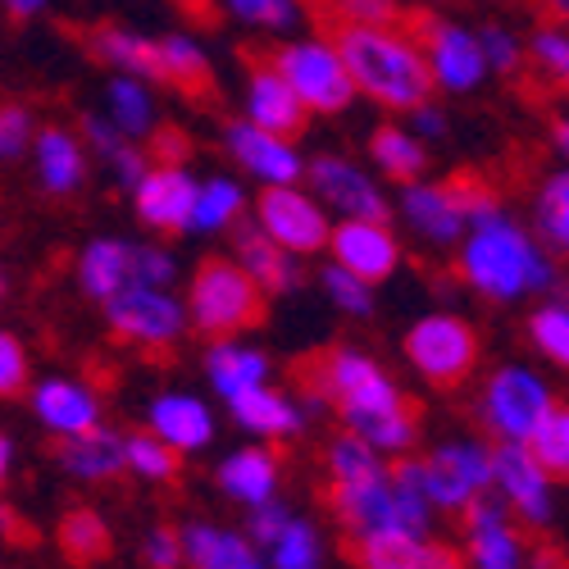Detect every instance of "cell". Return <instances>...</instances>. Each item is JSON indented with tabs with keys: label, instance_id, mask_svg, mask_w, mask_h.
<instances>
[{
	"label": "cell",
	"instance_id": "6",
	"mask_svg": "<svg viewBox=\"0 0 569 569\" xmlns=\"http://www.w3.org/2000/svg\"><path fill=\"white\" fill-rule=\"evenodd\" d=\"M273 64L282 69V78H288L297 87V97L319 110V114H338L351 106L356 97V78L342 60V51L333 41H297V46H282V51L273 56Z\"/></svg>",
	"mask_w": 569,
	"mask_h": 569
},
{
	"label": "cell",
	"instance_id": "23",
	"mask_svg": "<svg viewBox=\"0 0 569 569\" xmlns=\"http://www.w3.org/2000/svg\"><path fill=\"white\" fill-rule=\"evenodd\" d=\"M37 415L64 438L97 429V401H91V392L78 383H64V378H51V383L37 388Z\"/></svg>",
	"mask_w": 569,
	"mask_h": 569
},
{
	"label": "cell",
	"instance_id": "27",
	"mask_svg": "<svg viewBox=\"0 0 569 569\" xmlns=\"http://www.w3.org/2000/svg\"><path fill=\"white\" fill-rule=\"evenodd\" d=\"M228 406H232L237 423L251 429V433L282 438V433H297L301 429V410L292 401H282L278 392H269V388H247V392L228 397Z\"/></svg>",
	"mask_w": 569,
	"mask_h": 569
},
{
	"label": "cell",
	"instance_id": "3",
	"mask_svg": "<svg viewBox=\"0 0 569 569\" xmlns=\"http://www.w3.org/2000/svg\"><path fill=\"white\" fill-rule=\"evenodd\" d=\"M192 319L206 338H232L247 333V328L264 323V288L251 278L247 264L232 260H201L197 278H192Z\"/></svg>",
	"mask_w": 569,
	"mask_h": 569
},
{
	"label": "cell",
	"instance_id": "58",
	"mask_svg": "<svg viewBox=\"0 0 569 569\" xmlns=\"http://www.w3.org/2000/svg\"><path fill=\"white\" fill-rule=\"evenodd\" d=\"M6 473H10V442L0 438V488H6Z\"/></svg>",
	"mask_w": 569,
	"mask_h": 569
},
{
	"label": "cell",
	"instance_id": "9",
	"mask_svg": "<svg viewBox=\"0 0 569 569\" xmlns=\"http://www.w3.org/2000/svg\"><path fill=\"white\" fill-rule=\"evenodd\" d=\"M465 556L469 569H529V547L519 538V529L510 525V506L501 501V492H483L473 497L465 510Z\"/></svg>",
	"mask_w": 569,
	"mask_h": 569
},
{
	"label": "cell",
	"instance_id": "37",
	"mask_svg": "<svg viewBox=\"0 0 569 569\" xmlns=\"http://www.w3.org/2000/svg\"><path fill=\"white\" fill-rule=\"evenodd\" d=\"M123 447H128V465L141 473V479L173 483L182 473V451L173 442H164L160 433H132Z\"/></svg>",
	"mask_w": 569,
	"mask_h": 569
},
{
	"label": "cell",
	"instance_id": "46",
	"mask_svg": "<svg viewBox=\"0 0 569 569\" xmlns=\"http://www.w3.org/2000/svg\"><path fill=\"white\" fill-rule=\"evenodd\" d=\"M32 137V119L23 106H0V160H14L28 151Z\"/></svg>",
	"mask_w": 569,
	"mask_h": 569
},
{
	"label": "cell",
	"instance_id": "50",
	"mask_svg": "<svg viewBox=\"0 0 569 569\" xmlns=\"http://www.w3.org/2000/svg\"><path fill=\"white\" fill-rule=\"evenodd\" d=\"M288 525H292V515L282 510L278 501H260V506H251V538H256L260 547H273L282 533H288Z\"/></svg>",
	"mask_w": 569,
	"mask_h": 569
},
{
	"label": "cell",
	"instance_id": "17",
	"mask_svg": "<svg viewBox=\"0 0 569 569\" xmlns=\"http://www.w3.org/2000/svg\"><path fill=\"white\" fill-rule=\"evenodd\" d=\"M306 119H310V106L297 97V87L282 78V69L273 60H251V123H260L278 137H297V132H306Z\"/></svg>",
	"mask_w": 569,
	"mask_h": 569
},
{
	"label": "cell",
	"instance_id": "30",
	"mask_svg": "<svg viewBox=\"0 0 569 569\" xmlns=\"http://www.w3.org/2000/svg\"><path fill=\"white\" fill-rule=\"evenodd\" d=\"M533 223L542 232V242L569 260V164L547 173L538 182V197H533Z\"/></svg>",
	"mask_w": 569,
	"mask_h": 569
},
{
	"label": "cell",
	"instance_id": "44",
	"mask_svg": "<svg viewBox=\"0 0 569 569\" xmlns=\"http://www.w3.org/2000/svg\"><path fill=\"white\" fill-rule=\"evenodd\" d=\"M447 182H451V192H456L460 210L469 214V228H473V223H483V219H492V214H501V197L492 192V187H488L483 178H473V173H456V178H447Z\"/></svg>",
	"mask_w": 569,
	"mask_h": 569
},
{
	"label": "cell",
	"instance_id": "52",
	"mask_svg": "<svg viewBox=\"0 0 569 569\" xmlns=\"http://www.w3.org/2000/svg\"><path fill=\"white\" fill-rule=\"evenodd\" d=\"M206 569H260V560L251 556L247 538H232V533H219V542H214V551H210Z\"/></svg>",
	"mask_w": 569,
	"mask_h": 569
},
{
	"label": "cell",
	"instance_id": "49",
	"mask_svg": "<svg viewBox=\"0 0 569 569\" xmlns=\"http://www.w3.org/2000/svg\"><path fill=\"white\" fill-rule=\"evenodd\" d=\"M232 14L256 23H292L301 14V0H228Z\"/></svg>",
	"mask_w": 569,
	"mask_h": 569
},
{
	"label": "cell",
	"instance_id": "5",
	"mask_svg": "<svg viewBox=\"0 0 569 569\" xmlns=\"http://www.w3.org/2000/svg\"><path fill=\"white\" fill-rule=\"evenodd\" d=\"M401 28L415 32V41L423 46V56H429V69H433V82L438 87H447V91H473V87H479L492 73L479 32H469V28L451 23V19H438L433 10H406Z\"/></svg>",
	"mask_w": 569,
	"mask_h": 569
},
{
	"label": "cell",
	"instance_id": "16",
	"mask_svg": "<svg viewBox=\"0 0 569 569\" xmlns=\"http://www.w3.org/2000/svg\"><path fill=\"white\" fill-rule=\"evenodd\" d=\"M197 197H201V187L182 169L160 164L156 173H147L137 182V214L160 232H182V228H192Z\"/></svg>",
	"mask_w": 569,
	"mask_h": 569
},
{
	"label": "cell",
	"instance_id": "1",
	"mask_svg": "<svg viewBox=\"0 0 569 569\" xmlns=\"http://www.w3.org/2000/svg\"><path fill=\"white\" fill-rule=\"evenodd\" d=\"M456 269H460V278L469 282V288L479 297H488V301L551 297L556 282H560L556 251L542 247L538 237L519 219H510L506 210L465 232Z\"/></svg>",
	"mask_w": 569,
	"mask_h": 569
},
{
	"label": "cell",
	"instance_id": "45",
	"mask_svg": "<svg viewBox=\"0 0 569 569\" xmlns=\"http://www.w3.org/2000/svg\"><path fill=\"white\" fill-rule=\"evenodd\" d=\"M479 41H483V56H488V69L492 73H519L525 69V46H519V37L510 32V28H501V23H488L483 32H479Z\"/></svg>",
	"mask_w": 569,
	"mask_h": 569
},
{
	"label": "cell",
	"instance_id": "40",
	"mask_svg": "<svg viewBox=\"0 0 569 569\" xmlns=\"http://www.w3.org/2000/svg\"><path fill=\"white\" fill-rule=\"evenodd\" d=\"M110 114L119 132H151V97L147 87H137L132 78L110 82Z\"/></svg>",
	"mask_w": 569,
	"mask_h": 569
},
{
	"label": "cell",
	"instance_id": "4",
	"mask_svg": "<svg viewBox=\"0 0 569 569\" xmlns=\"http://www.w3.org/2000/svg\"><path fill=\"white\" fill-rule=\"evenodd\" d=\"M551 410H556V397L547 388V378H538L525 365L497 369L479 397V419L497 442H529Z\"/></svg>",
	"mask_w": 569,
	"mask_h": 569
},
{
	"label": "cell",
	"instance_id": "25",
	"mask_svg": "<svg viewBox=\"0 0 569 569\" xmlns=\"http://www.w3.org/2000/svg\"><path fill=\"white\" fill-rule=\"evenodd\" d=\"M219 483L228 497L247 501V506H260V501H273V488H278V460L269 451H237L219 465Z\"/></svg>",
	"mask_w": 569,
	"mask_h": 569
},
{
	"label": "cell",
	"instance_id": "26",
	"mask_svg": "<svg viewBox=\"0 0 569 569\" xmlns=\"http://www.w3.org/2000/svg\"><path fill=\"white\" fill-rule=\"evenodd\" d=\"M369 160H373L378 169H383L392 182H401V187L419 182V173L429 169V156H423V141H419L415 132L397 128V123L378 128V132L369 137Z\"/></svg>",
	"mask_w": 569,
	"mask_h": 569
},
{
	"label": "cell",
	"instance_id": "7",
	"mask_svg": "<svg viewBox=\"0 0 569 569\" xmlns=\"http://www.w3.org/2000/svg\"><path fill=\"white\" fill-rule=\"evenodd\" d=\"M410 365L438 388H456L479 365V333L460 315H423L406 333Z\"/></svg>",
	"mask_w": 569,
	"mask_h": 569
},
{
	"label": "cell",
	"instance_id": "42",
	"mask_svg": "<svg viewBox=\"0 0 569 569\" xmlns=\"http://www.w3.org/2000/svg\"><path fill=\"white\" fill-rule=\"evenodd\" d=\"M273 569H319V538L306 519H292L288 533L273 542Z\"/></svg>",
	"mask_w": 569,
	"mask_h": 569
},
{
	"label": "cell",
	"instance_id": "39",
	"mask_svg": "<svg viewBox=\"0 0 569 569\" xmlns=\"http://www.w3.org/2000/svg\"><path fill=\"white\" fill-rule=\"evenodd\" d=\"M529 447H533V456L551 473H565V479H569V406H556L542 419V429L529 438Z\"/></svg>",
	"mask_w": 569,
	"mask_h": 569
},
{
	"label": "cell",
	"instance_id": "36",
	"mask_svg": "<svg viewBox=\"0 0 569 569\" xmlns=\"http://www.w3.org/2000/svg\"><path fill=\"white\" fill-rule=\"evenodd\" d=\"M529 342L560 369H569V301L565 297H547L533 315H529Z\"/></svg>",
	"mask_w": 569,
	"mask_h": 569
},
{
	"label": "cell",
	"instance_id": "56",
	"mask_svg": "<svg viewBox=\"0 0 569 569\" xmlns=\"http://www.w3.org/2000/svg\"><path fill=\"white\" fill-rule=\"evenodd\" d=\"M551 147H556V156L569 164V114H560V119L551 123Z\"/></svg>",
	"mask_w": 569,
	"mask_h": 569
},
{
	"label": "cell",
	"instance_id": "32",
	"mask_svg": "<svg viewBox=\"0 0 569 569\" xmlns=\"http://www.w3.org/2000/svg\"><path fill=\"white\" fill-rule=\"evenodd\" d=\"M128 278H132V247L123 242H91L82 251V288L91 297H119L128 288Z\"/></svg>",
	"mask_w": 569,
	"mask_h": 569
},
{
	"label": "cell",
	"instance_id": "34",
	"mask_svg": "<svg viewBox=\"0 0 569 569\" xmlns=\"http://www.w3.org/2000/svg\"><path fill=\"white\" fill-rule=\"evenodd\" d=\"M37 160H41V182L51 187V192H73V187L82 182V147L60 128L41 132Z\"/></svg>",
	"mask_w": 569,
	"mask_h": 569
},
{
	"label": "cell",
	"instance_id": "8",
	"mask_svg": "<svg viewBox=\"0 0 569 569\" xmlns=\"http://www.w3.org/2000/svg\"><path fill=\"white\" fill-rule=\"evenodd\" d=\"M556 473L533 456L529 442H497L492 447V488L501 501L515 510V519H525L529 529H547L556 515Z\"/></svg>",
	"mask_w": 569,
	"mask_h": 569
},
{
	"label": "cell",
	"instance_id": "22",
	"mask_svg": "<svg viewBox=\"0 0 569 569\" xmlns=\"http://www.w3.org/2000/svg\"><path fill=\"white\" fill-rule=\"evenodd\" d=\"M56 456H60L64 469L82 473V479H114V473L128 465V447L114 433H101V429L69 433Z\"/></svg>",
	"mask_w": 569,
	"mask_h": 569
},
{
	"label": "cell",
	"instance_id": "12",
	"mask_svg": "<svg viewBox=\"0 0 569 569\" xmlns=\"http://www.w3.org/2000/svg\"><path fill=\"white\" fill-rule=\"evenodd\" d=\"M310 187H315V197H323L333 210H342L347 219H378V223H388V201L383 192H378V182L356 169L351 160L342 156H319L310 164Z\"/></svg>",
	"mask_w": 569,
	"mask_h": 569
},
{
	"label": "cell",
	"instance_id": "43",
	"mask_svg": "<svg viewBox=\"0 0 569 569\" xmlns=\"http://www.w3.org/2000/svg\"><path fill=\"white\" fill-rule=\"evenodd\" d=\"M373 282H365L360 273H351L347 264H333V269H323V292L333 306H342L347 315H369L373 310Z\"/></svg>",
	"mask_w": 569,
	"mask_h": 569
},
{
	"label": "cell",
	"instance_id": "33",
	"mask_svg": "<svg viewBox=\"0 0 569 569\" xmlns=\"http://www.w3.org/2000/svg\"><path fill=\"white\" fill-rule=\"evenodd\" d=\"M214 388L223 397H237L247 388H264V373H269V360L260 351H247V347H214L210 360H206Z\"/></svg>",
	"mask_w": 569,
	"mask_h": 569
},
{
	"label": "cell",
	"instance_id": "38",
	"mask_svg": "<svg viewBox=\"0 0 569 569\" xmlns=\"http://www.w3.org/2000/svg\"><path fill=\"white\" fill-rule=\"evenodd\" d=\"M237 210H242V187L228 182V178H214V182L201 187L192 228L197 232H219V228H228L237 219Z\"/></svg>",
	"mask_w": 569,
	"mask_h": 569
},
{
	"label": "cell",
	"instance_id": "13",
	"mask_svg": "<svg viewBox=\"0 0 569 569\" xmlns=\"http://www.w3.org/2000/svg\"><path fill=\"white\" fill-rule=\"evenodd\" d=\"M106 315L114 323V333H123L132 342H169L182 333V306L169 301L160 288H147V282L110 297Z\"/></svg>",
	"mask_w": 569,
	"mask_h": 569
},
{
	"label": "cell",
	"instance_id": "2",
	"mask_svg": "<svg viewBox=\"0 0 569 569\" xmlns=\"http://www.w3.org/2000/svg\"><path fill=\"white\" fill-rule=\"evenodd\" d=\"M328 41L342 51L356 87L388 110H419L433 97V69L415 32L406 28H369V23H338Z\"/></svg>",
	"mask_w": 569,
	"mask_h": 569
},
{
	"label": "cell",
	"instance_id": "55",
	"mask_svg": "<svg viewBox=\"0 0 569 569\" xmlns=\"http://www.w3.org/2000/svg\"><path fill=\"white\" fill-rule=\"evenodd\" d=\"M410 119H415V128H419L423 137H442V132H447V114H442V110H433V106L410 110Z\"/></svg>",
	"mask_w": 569,
	"mask_h": 569
},
{
	"label": "cell",
	"instance_id": "47",
	"mask_svg": "<svg viewBox=\"0 0 569 569\" xmlns=\"http://www.w3.org/2000/svg\"><path fill=\"white\" fill-rule=\"evenodd\" d=\"M23 383H28V356L10 333H0V397H19Z\"/></svg>",
	"mask_w": 569,
	"mask_h": 569
},
{
	"label": "cell",
	"instance_id": "20",
	"mask_svg": "<svg viewBox=\"0 0 569 569\" xmlns=\"http://www.w3.org/2000/svg\"><path fill=\"white\" fill-rule=\"evenodd\" d=\"M237 256H242V264L251 269V278L264 292H297L301 288V269H297L292 251L278 247L264 228L242 223V232H237Z\"/></svg>",
	"mask_w": 569,
	"mask_h": 569
},
{
	"label": "cell",
	"instance_id": "35",
	"mask_svg": "<svg viewBox=\"0 0 569 569\" xmlns=\"http://www.w3.org/2000/svg\"><path fill=\"white\" fill-rule=\"evenodd\" d=\"M383 456L378 447H369L360 433H342L333 447H328V473H333V483H373V479H388Z\"/></svg>",
	"mask_w": 569,
	"mask_h": 569
},
{
	"label": "cell",
	"instance_id": "28",
	"mask_svg": "<svg viewBox=\"0 0 569 569\" xmlns=\"http://www.w3.org/2000/svg\"><path fill=\"white\" fill-rule=\"evenodd\" d=\"M56 538H60L64 560H73V565H82V569L110 560V551H114L110 525H106V519H101L97 510H87V506L69 510V515L60 519V533H56Z\"/></svg>",
	"mask_w": 569,
	"mask_h": 569
},
{
	"label": "cell",
	"instance_id": "60",
	"mask_svg": "<svg viewBox=\"0 0 569 569\" xmlns=\"http://www.w3.org/2000/svg\"><path fill=\"white\" fill-rule=\"evenodd\" d=\"M429 6H433V0H429Z\"/></svg>",
	"mask_w": 569,
	"mask_h": 569
},
{
	"label": "cell",
	"instance_id": "24",
	"mask_svg": "<svg viewBox=\"0 0 569 569\" xmlns=\"http://www.w3.org/2000/svg\"><path fill=\"white\" fill-rule=\"evenodd\" d=\"M151 429L178 451H197L210 442V410L197 397H160L151 406Z\"/></svg>",
	"mask_w": 569,
	"mask_h": 569
},
{
	"label": "cell",
	"instance_id": "18",
	"mask_svg": "<svg viewBox=\"0 0 569 569\" xmlns=\"http://www.w3.org/2000/svg\"><path fill=\"white\" fill-rule=\"evenodd\" d=\"M328 506H333V515H338V525L347 529V538L397 529L392 469H388V479H373V483H333V488H328Z\"/></svg>",
	"mask_w": 569,
	"mask_h": 569
},
{
	"label": "cell",
	"instance_id": "53",
	"mask_svg": "<svg viewBox=\"0 0 569 569\" xmlns=\"http://www.w3.org/2000/svg\"><path fill=\"white\" fill-rule=\"evenodd\" d=\"M187 156H192V141H187L178 128H156V132H151V160L178 169Z\"/></svg>",
	"mask_w": 569,
	"mask_h": 569
},
{
	"label": "cell",
	"instance_id": "51",
	"mask_svg": "<svg viewBox=\"0 0 569 569\" xmlns=\"http://www.w3.org/2000/svg\"><path fill=\"white\" fill-rule=\"evenodd\" d=\"M132 278L147 282V288H164L173 278V260L164 251H151V247H132Z\"/></svg>",
	"mask_w": 569,
	"mask_h": 569
},
{
	"label": "cell",
	"instance_id": "19",
	"mask_svg": "<svg viewBox=\"0 0 569 569\" xmlns=\"http://www.w3.org/2000/svg\"><path fill=\"white\" fill-rule=\"evenodd\" d=\"M228 147H232V156L242 160L251 173H260L269 187H297V178H301V156H297L278 132H269V128H260V123H237V128L228 132Z\"/></svg>",
	"mask_w": 569,
	"mask_h": 569
},
{
	"label": "cell",
	"instance_id": "14",
	"mask_svg": "<svg viewBox=\"0 0 569 569\" xmlns=\"http://www.w3.org/2000/svg\"><path fill=\"white\" fill-rule=\"evenodd\" d=\"M328 247H333L338 264H347L365 282H383L401 260L397 237L388 232V223H378V219H342L333 228V242Z\"/></svg>",
	"mask_w": 569,
	"mask_h": 569
},
{
	"label": "cell",
	"instance_id": "59",
	"mask_svg": "<svg viewBox=\"0 0 569 569\" xmlns=\"http://www.w3.org/2000/svg\"><path fill=\"white\" fill-rule=\"evenodd\" d=\"M0 292H6V278H0Z\"/></svg>",
	"mask_w": 569,
	"mask_h": 569
},
{
	"label": "cell",
	"instance_id": "29",
	"mask_svg": "<svg viewBox=\"0 0 569 569\" xmlns=\"http://www.w3.org/2000/svg\"><path fill=\"white\" fill-rule=\"evenodd\" d=\"M347 551L360 569H419L423 538H415L406 529H378L365 538H347Z\"/></svg>",
	"mask_w": 569,
	"mask_h": 569
},
{
	"label": "cell",
	"instance_id": "10",
	"mask_svg": "<svg viewBox=\"0 0 569 569\" xmlns=\"http://www.w3.org/2000/svg\"><path fill=\"white\" fill-rule=\"evenodd\" d=\"M429 465V497L438 510H465L473 497L492 492V447L483 442H442Z\"/></svg>",
	"mask_w": 569,
	"mask_h": 569
},
{
	"label": "cell",
	"instance_id": "15",
	"mask_svg": "<svg viewBox=\"0 0 569 569\" xmlns=\"http://www.w3.org/2000/svg\"><path fill=\"white\" fill-rule=\"evenodd\" d=\"M401 214L433 247L465 242V232H469V214L460 210L451 182H410L401 192Z\"/></svg>",
	"mask_w": 569,
	"mask_h": 569
},
{
	"label": "cell",
	"instance_id": "57",
	"mask_svg": "<svg viewBox=\"0 0 569 569\" xmlns=\"http://www.w3.org/2000/svg\"><path fill=\"white\" fill-rule=\"evenodd\" d=\"M41 6H46V0H6V10H10L14 19H32Z\"/></svg>",
	"mask_w": 569,
	"mask_h": 569
},
{
	"label": "cell",
	"instance_id": "31",
	"mask_svg": "<svg viewBox=\"0 0 569 569\" xmlns=\"http://www.w3.org/2000/svg\"><path fill=\"white\" fill-rule=\"evenodd\" d=\"M160 60H164V82L169 87H178L182 97H192V101H210L214 69H210L206 51H197V46L182 41V37H164L160 41Z\"/></svg>",
	"mask_w": 569,
	"mask_h": 569
},
{
	"label": "cell",
	"instance_id": "11",
	"mask_svg": "<svg viewBox=\"0 0 569 569\" xmlns=\"http://www.w3.org/2000/svg\"><path fill=\"white\" fill-rule=\"evenodd\" d=\"M260 228L273 237L278 247H288L292 256H306V251H323L333 242V228H328L323 210L301 197L297 187H269L260 197Z\"/></svg>",
	"mask_w": 569,
	"mask_h": 569
},
{
	"label": "cell",
	"instance_id": "48",
	"mask_svg": "<svg viewBox=\"0 0 569 569\" xmlns=\"http://www.w3.org/2000/svg\"><path fill=\"white\" fill-rule=\"evenodd\" d=\"M141 556H147L151 569H178L187 560V542H182L178 529H156L147 538V547H141Z\"/></svg>",
	"mask_w": 569,
	"mask_h": 569
},
{
	"label": "cell",
	"instance_id": "41",
	"mask_svg": "<svg viewBox=\"0 0 569 569\" xmlns=\"http://www.w3.org/2000/svg\"><path fill=\"white\" fill-rule=\"evenodd\" d=\"M529 56H533V64L547 78H556V82L569 87V28H560V23L538 28L533 41H529Z\"/></svg>",
	"mask_w": 569,
	"mask_h": 569
},
{
	"label": "cell",
	"instance_id": "21",
	"mask_svg": "<svg viewBox=\"0 0 569 569\" xmlns=\"http://www.w3.org/2000/svg\"><path fill=\"white\" fill-rule=\"evenodd\" d=\"M82 41H87V51L97 56V60H106V64H119V69H128V73H137V78L164 82L160 41L132 37V32H123V28H110V23H101V28H87V32H82Z\"/></svg>",
	"mask_w": 569,
	"mask_h": 569
},
{
	"label": "cell",
	"instance_id": "54",
	"mask_svg": "<svg viewBox=\"0 0 569 569\" xmlns=\"http://www.w3.org/2000/svg\"><path fill=\"white\" fill-rule=\"evenodd\" d=\"M419 569H469V556L447 547V542H423V560Z\"/></svg>",
	"mask_w": 569,
	"mask_h": 569
}]
</instances>
